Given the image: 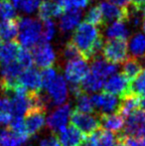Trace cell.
<instances>
[{
    "label": "cell",
    "mask_w": 145,
    "mask_h": 146,
    "mask_svg": "<svg viewBox=\"0 0 145 146\" xmlns=\"http://www.w3.org/2000/svg\"><path fill=\"white\" fill-rule=\"evenodd\" d=\"M71 41L85 60L95 59L103 50V41L101 30L95 25L83 22L73 31Z\"/></svg>",
    "instance_id": "1"
},
{
    "label": "cell",
    "mask_w": 145,
    "mask_h": 146,
    "mask_svg": "<svg viewBox=\"0 0 145 146\" xmlns=\"http://www.w3.org/2000/svg\"><path fill=\"white\" fill-rule=\"evenodd\" d=\"M18 40L26 49L35 47L41 43L42 24L38 19L31 17L18 18Z\"/></svg>",
    "instance_id": "2"
},
{
    "label": "cell",
    "mask_w": 145,
    "mask_h": 146,
    "mask_svg": "<svg viewBox=\"0 0 145 146\" xmlns=\"http://www.w3.org/2000/svg\"><path fill=\"white\" fill-rule=\"evenodd\" d=\"M47 92V98L53 106H62L68 100L69 88L66 79L58 75L47 87L44 88Z\"/></svg>",
    "instance_id": "3"
},
{
    "label": "cell",
    "mask_w": 145,
    "mask_h": 146,
    "mask_svg": "<svg viewBox=\"0 0 145 146\" xmlns=\"http://www.w3.org/2000/svg\"><path fill=\"white\" fill-rule=\"evenodd\" d=\"M103 55L105 61L119 64L127 59L128 47L125 40H107L103 46Z\"/></svg>",
    "instance_id": "4"
},
{
    "label": "cell",
    "mask_w": 145,
    "mask_h": 146,
    "mask_svg": "<svg viewBox=\"0 0 145 146\" xmlns=\"http://www.w3.org/2000/svg\"><path fill=\"white\" fill-rule=\"evenodd\" d=\"M89 72V67L87 60L83 58L71 60L65 67V79L71 84V86L81 85Z\"/></svg>",
    "instance_id": "5"
},
{
    "label": "cell",
    "mask_w": 145,
    "mask_h": 146,
    "mask_svg": "<svg viewBox=\"0 0 145 146\" xmlns=\"http://www.w3.org/2000/svg\"><path fill=\"white\" fill-rule=\"evenodd\" d=\"M124 126L120 134L124 136L145 137V111L137 110L125 117Z\"/></svg>",
    "instance_id": "6"
},
{
    "label": "cell",
    "mask_w": 145,
    "mask_h": 146,
    "mask_svg": "<svg viewBox=\"0 0 145 146\" xmlns=\"http://www.w3.org/2000/svg\"><path fill=\"white\" fill-rule=\"evenodd\" d=\"M70 120L73 126L77 127L85 136L101 128L99 118L91 113H83V112L75 110V111H72Z\"/></svg>",
    "instance_id": "7"
},
{
    "label": "cell",
    "mask_w": 145,
    "mask_h": 146,
    "mask_svg": "<svg viewBox=\"0 0 145 146\" xmlns=\"http://www.w3.org/2000/svg\"><path fill=\"white\" fill-rule=\"evenodd\" d=\"M72 108L68 104H64L53 110L46 119V124L54 132H60L65 127L68 126L71 118Z\"/></svg>",
    "instance_id": "8"
},
{
    "label": "cell",
    "mask_w": 145,
    "mask_h": 146,
    "mask_svg": "<svg viewBox=\"0 0 145 146\" xmlns=\"http://www.w3.org/2000/svg\"><path fill=\"white\" fill-rule=\"evenodd\" d=\"M93 108L99 110L101 114L116 113L119 110L120 98L109 92H101L91 96Z\"/></svg>",
    "instance_id": "9"
},
{
    "label": "cell",
    "mask_w": 145,
    "mask_h": 146,
    "mask_svg": "<svg viewBox=\"0 0 145 146\" xmlns=\"http://www.w3.org/2000/svg\"><path fill=\"white\" fill-rule=\"evenodd\" d=\"M130 81L123 75V74H114L105 80L103 84V90L105 92L113 94L121 100L128 94L129 92Z\"/></svg>",
    "instance_id": "10"
},
{
    "label": "cell",
    "mask_w": 145,
    "mask_h": 146,
    "mask_svg": "<svg viewBox=\"0 0 145 146\" xmlns=\"http://www.w3.org/2000/svg\"><path fill=\"white\" fill-rule=\"evenodd\" d=\"M31 53L36 66L43 69L52 67L57 58L56 52L49 43H39L34 47L33 52Z\"/></svg>",
    "instance_id": "11"
},
{
    "label": "cell",
    "mask_w": 145,
    "mask_h": 146,
    "mask_svg": "<svg viewBox=\"0 0 145 146\" xmlns=\"http://www.w3.org/2000/svg\"><path fill=\"white\" fill-rule=\"evenodd\" d=\"M117 135L110 131L99 128L91 134L85 136L83 142V146H115Z\"/></svg>",
    "instance_id": "12"
},
{
    "label": "cell",
    "mask_w": 145,
    "mask_h": 146,
    "mask_svg": "<svg viewBox=\"0 0 145 146\" xmlns=\"http://www.w3.org/2000/svg\"><path fill=\"white\" fill-rule=\"evenodd\" d=\"M18 83L28 92H38L43 88L42 75L38 70L33 67L24 70L18 79Z\"/></svg>",
    "instance_id": "13"
},
{
    "label": "cell",
    "mask_w": 145,
    "mask_h": 146,
    "mask_svg": "<svg viewBox=\"0 0 145 146\" xmlns=\"http://www.w3.org/2000/svg\"><path fill=\"white\" fill-rule=\"evenodd\" d=\"M99 8H101V14H103L105 23L107 22H113V21H127L128 13H129V8L124 9L120 8L114 4L110 3L107 0L101 1L99 3Z\"/></svg>",
    "instance_id": "14"
},
{
    "label": "cell",
    "mask_w": 145,
    "mask_h": 146,
    "mask_svg": "<svg viewBox=\"0 0 145 146\" xmlns=\"http://www.w3.org/2000/svg\"><path fill=\"white\" fill-rule=\"evenodd\" d=\"M59 133L61 146H79V144H83L85 138V135L73 124L68 125Z\"/></svg>",
    "instance_id": "15"
},
{
    "label": "cell",
    "mask_w": 145,
    "mask_h": 146,
    "mask_svg": "<svg viewBox=\"0 0 145 146\" xmlns=\"http://www.w3.org/2000/svg\"><path fill=\"white\" fill-rule=\"evenodd\" d=\"M118 71V67L116 64H111L105 61L103 58H95L91 63L89 72L93 75L97 76L99 78L103 79V81L109 78L110 76L116 74Z\"/></svg>",
    "instance_id": "16"
},
{
    "label": "cell",
    "mask_w": 145,
    "mask_h": 146,
    "mask_svg": "<svg viewBox=\"0 0 145 146\" xmlns=\"http://www.w3.org/2000/svg\"><path fill=\"white\" fill-rule=\"evenodd\" d=\"M45 121V111L42 110H31L25 115L24 118V123H25L26 130L28 134L35 135L44 126Z\"/></svg>",
    "instance_id": "17"
},
{
    "label": "cell",
    "mask_w": 145,
    "mask_h": 146,
    "mask_svg": "<svg viewBox=\"0 0 145 146\" xmlns=\"http://www.w3.org/2000/svg\"><path fill=\"white\" fill-rule=\"evenodd\" d=\"M99 122H101V126H103L105 130L118 134L123 129L124 117L118 112L111 114H101Z\"/></svg>",
    "instance_id": "18"
},
{
    "label": "cell",
    "mask_w": 145,
    "mask_h": 146,
    "mask_svg": "<svg viewBox=\"0 0 145 146\" xmlns=\"http://www.w3.org/2000/svg\"><path fill=\"white\" fill-rule=\"evenodd\" d=\"M83 17V12L79 9L68 10V12L62 15L59 22V27L63 33L71 32L79 25Z\"/></svg>",
    "instance_id": "19"
},
{
    "label": "cell",
    "mask_w": 145,
    "mask_h": 146,
    "mask_svg": "<svg viewBox=\"0 0 145 146\" xmlns=\"http://www.w3.org/2000/svg\"><path fill=\"white\" fill-rule=\"evenodd\" d=\"M64 11L65 10L61 3L46 0L39 6L38 15L41 20L45 21V20H52V18L59 17L64 13Z\"/></svg>",
    "instance_id": "20"
},
{
    "label": "cell",
    "mask_w": 145,
    "mask_h": 146,
    "mask_svg": "<svg viewBox=\"0 0 145 146\" xmlns=\"http://www.w3.org/2000/svg\"><path fill=\"white\" fill-rule=\"evenodd\" d=\"M129 36V28L124 21H113L105 28V37L109 40H126Z\"/></svg>",
    "instance_id": "21"
},
{
    "label": "cell",
    "mask_w": 145,
    "mask_h": 146,
    "mask_svg": "<svg viewBox=\"0 0 145 146\" xmlns=\"http://www.w3.org/2000/svg\"><path fill=\"white\" fill-rule=\"evenodd\" d=\"M19 51L20 46L16 42L10 41V42L0 43V63H1V66L16 61Z\"/></svg>",
    "instance_id": "22"
},
{
    "label": "cell",
    "mask_w": 145,
    "mask_h": 146,
    "mask_svg": "<svg viewBox=\"0 0 145 146\" xmlns=\"http://www.w3.org/2000/svg\"><path fill=\"white\" fill-rule=\"evenodd\" d=\"M127 47L132 58H143L145 56V34L135 33L132 35L129 38Z\"/></svg>",
    "instance_id": "23"
},
{
    "label": "cell",
    "mask_w": 145,
    "mask_h": 146,
    "mask_svg": "<svg viewBox=\"0 0 145 146\" xmlns=\"http://www.w3.org/2000/svg\"><path fill=\"white\" fill-rule=\"evenodd\" d=\"M139 100L140 96L133 94H128L123 98H121L118 113L121 114L124 118L133 113L139 108Z\"/></svg>",
    "instance_id": "24"
},
{
    "label": "cell",
    "mask_w": 145,
    "mask_h": 146,
    "mask_svg": "<svg viewBox=\"0 0 145 146\" xmlns=\"http://www.w3.org/2000/svg\"><path fill=\"white\" fill-rule=\"evenodd\" d=\"M18 20H9L0 23V43L10 42L18 36Z\"/></svg>",
    "instance_id": "25"
},
{
    "label": "cell",
    "mask_w": 145,
    "mask_h": 146,
    "mask_svg": "<svg viewBox=\"0 0 145 146\" xmlns=\"http://www.w3.org/2000/svg\"><path fill=\"white\" fill-rule=\"evenodd\" d=\"M105 82V81H103V79L89 72L79 86L83 92H97L103 88Z\"/></svg>",
    "instance_id": "26"
},
{
    "label": "cell",
    "mask_w": 145,
    "mask_h": 146,
    "mask_svg": "<svg viewBox=\"0 0 145 146\" xmlns=\"http://www.w3.org/2000/svg\"><path fill=\"white\" fill-rule=\"evenodd\" d=\"M142 70H143V66L141 62L136 58L126 59L122 66V74L129 81H132L134 78L137 77Z\"/></svg>",
    "instance_id": "27"
},
{
    "label": "cell",
    "mask_w": 145,
    "mask_h": 146,
    "mask_svg": "<svg viewBox=\"0 0 145 146\" xmlns=\"http://www.w3.org/2000/svg\"><path fill=\"white\" fill-rule=\"evenodd\" d=\"M75 110L83 113H93L95 108L91 102V96L85 92H81L75 96Z\"/></svg>",
    "instance_id": "28"
},
{
    "label": "cell",
    "mask_w": 145,
    "mask_h": 146,
    "mask_svg": "<svg viewBox=\"0 0 145 146\" xmlns=\"http://www.w3.org/2000/svg\"><path fill=\"white\" fill-rule=\"evenodd\" d=\"M129 92L130 94H136L138 96H145V69L140 72L137 77L130 81Z\"/></svg>",
    "instance_id": "29"
},
{
    "label": "cell",
    "mask_w": 145,
    "mask_h": 146,
    "mask_svg": "<svg viewBox=\"0 0 145 146\" xmlns=\"http://www.w3.org/2000/svg\"><path fill=\"white\" fill-rule=\"evenodd\" d=\"M12 116L13 113L10 98H0V125H8Z\"/></svg>",
    "instance_id": "30"
},
{
    "label": "cell",
    "mask_w": 145,
    "mask_h": 146,
    "mask_svg": "<svg viewBox=\"0 0 145 146\" xmlns=\"http://www.w3.org/2000/svg\"><path fill=\"white\" fill-rule=\"evenodd\" d=\"M0 16L3 21L16 20L19 18L11 0H0Z\"/></svg>",
    "instance_id": "31"
},
{
    "label": "cell",
    "mask_w": 145,
    "mask_h": 146,
    "mask_svg": "<svg viewBox=\"0 0 145 146\" xmlns=\"http://www.w3.org/2000/svg\"><path fill=\"white\" fill-rule=\"evenodd\" d=\"M14 7L24 13H33L39 8L41 0H11Z\"/></svg>",
    "instance_id": "32"
},
{
    "label": "cell",
    "mask_w": 145,
    "mask_h": 146,
    "mask_svg": "<svg viewBox=\"0 0 145 146\" xmlns=\"http://www.w3.org/2000/svg\"><path fill=\"white\" fill-rule=\"evenodd\" d=\"M85 22L91 24V25L95 26H101L105 23V20H103V14H101V8L99 5L93 6L91 9L87 11V15H85Z\"/></svg>",
    "instance_id": "33"
},
{
    "label": "cell",
    "mask_w": 145,
    "mask_h": 146,
    "mask_svg": "<svg viewBox=\"0 0 145 146\" xmlns=\"http://www.w3.org/2000/svg\"><path fill=\"white\" fill-rule=\"evenodd\" d=\"M21 141L12 133L10 129H0V146H22Z\"/></svg>",
    "instance_id": "34"
},
{
    "label": "cell",
    "mask_w": 145,
    "mask_h": 146,
    "mask_svg": "<svg viewBox=\"0 0 145 146\" xmlns=\"http://www.w3.org/2000/svg\"><path fill=\"white\" fill-rule=\"evenodd\" d=\"M56 25L52 20H45L42 24V32H41V42L49 43L55 36Z\"/></svg>",
    "instance_id": "35"
},
{
    "label": "cell",
    "mask_w": 145,
    "mask_h": 146,
    "mask_svg": "<svg viewBox=\"0 0 145 146\" xmlns=\"http://www.w3.org/2000/svg\"><path fill=\"white\" fill-rule=\"evenodd\" d=\"M16 61L20 64V66H21L24 70L31 68L34 63L33 57H32V53L26 48H20L19 54H18Z\"/></svg>",
    "instance_id": "36"
},
{
    "label": "cell",
    "mask_w": 145,
    "mask_h": 146,
    "mask_svg": "<svg viewBox=\"0 0 145 146\" xmlns=\"http://www.w3.org/2000/svg\"><path fill=\"white\" fill-rule=\"evenodd\" d=\"M63 54H64V57L68 60V61L75 60L77 58H83L81 52H79V49L75 46V44H73L72 41H69V42L66 43V45H65V47H64V51H63Z\"/></svg>",
    "instance_id": "37"
},
{
    "label": "cell",
    "mask_w": 145,
    "mask_h": 146,
    "mask_svg": "<svg viewBox=\"0 0 145 146\" xmlns=\"http://www.w3.org/2000/svg\"><path fill=\"white\" fill-rule=\"evenodd\" d=\"M61 4L65 11H68V10L87 7L89 4V0H63Z\"/></svg>",
    "instance_id": "38"
},
{
    "label": "cell",
    "mask_w": 145,
    "mask_h": 146,
    "mask_svg": "<svg viewBox=\"0 0 145 146\" xmlns=\"http://www.w3.org/2000/svg\"><path fill=\"white\" fill-rule=\"evenodd\" d=\"M117 139H121L127 146H145V137L124 136L118 133Z\"/></svg>",
    "instance_id": "39"
},
{
    "label": "cell",
    "mask_w": 145,
    "mask_h": 146,
    "mask_svg": "<svg viewBox=\"0 0 145 146\" xmlns=\"http://www.w3.org/2000/svg\"><path fill=\"white\" fill-rule=\"evenodd\" d=\"M41 75H42L43 88H45L58 76V73L54 68H47L43 71V73H41Z\"/></svg>",
    "instance_id": "40"
},
{
    "label": "cell",
    "mask_w": 145,
    "mask_h": 146,
    "mask_svg": "<svg viewBox=\"0 0 145 146\" xmlns=\"http://www.w3.org/2000/svg\"><path fill=\"white\" fill-rule=\"evenodd\" d=\"M39 146H61L59 137L57 135L53 134L48 137L41 139L39 142Z\"/></svg>",
    "instance_id": "41"
},
{
    "label": "cell",
    "mask_w": 145,
    "mask_h": 146,
    "mask_svg": "<svg viewBox=\"0 0 145 146\" xmlns=\"http://www.w3.org/2000/svg\"><path fill=\"white\" fill-rule=\"evenodd\" d=\"M107 1H109L110 3L114 4V5L118 6L120 8H124V9H127L130 4L129 0H107Z\"/></svg>",
    "instance_id": "42"
},
{
    "label": "cell",
    "mask_w": 145,
    "mask_h": 146,
    "mask_svg": "<svg viewBox=\"0 0 145 146\" xmlns=\"http://www.w3.org/2000/svg\"><path fill=\"white\" fill-rule=\"evenodd\" d=\"M129 1L132 4V6L137 8H140L145 3V0H129Z\"/></svg>",
    "instance_id": "43"
},
{
    "label": "cell",
    "mask_w": 145,
    "mask_h": 146,
    "mask_svg": "<svg viewBox=\"0 0 145 146\" xmlns=\"http://www.w3.org/2000/svg\"><path fill=\"white\" fill-rule=\"evenodd\" d=\"M139 108L141 110H144L145 111V96H142L139 100Z\"/></svg>",
    "instance_id": "44"
},
{
    "label": "cell",
    "mask_w": 145,
    "mask_h": 146,
    "mask_svg": "<svg viewBox=\"0 0 145 146\" xmlns=\"http://www.w3.org/2000/svg\"><path fill=\"white\" fill-rule=\"evenodd\" d=\"M115 146H127V145H126L121 139H117V142H116Z\"/></svg>",
    "instance_id": "45"
},
{
    "label": "cell",
    "mask_w": 145,
    "mask_h": 146,
    "mask_svg": "<svg viewBox=\"0 0 145 146\" xmlns=\"http://www.w3.org/2000/svg\"><path fill=\"white\" fill-rule=\"evenodd\" d=\"M140 10H141L142 14H143V15L145 16V3L141 6V7H140Z\"/></svg>",
    "instance_id": "46"
},
{
    "label": "cell",
    "mask_w": 145,
    "mask_h": 146,
    "mask_svg": "<svg viewBox=\"0 0 145 146\" xmlns=\"http://www.w3.org/2000/svg\"><path fill=\"white\" fill-rule=\"evenodd\" d=\"M141 27H142V30L144 31V34H145V19H143V21H142Z\"/></svg>",
    "instance_id": "47"
},
{
    "label": "cell",
    "mask_w": 145,
    "mask_h": 146,
    "mask_svg": "<svg viewBox=\"0 0 145 146\" xmlns=\"http://www.w3.org/2000/svg\"><path fill=\"white\" fill-rule=\"evenodd\" d=\"M48 1H53V2H56V3H62L63 0H48Z\"/></svg>",
    "instance_id": "48"
},
{
    "label": "cell",
    "mask_w": 145,
    "mask_h": 146,
    "mask_svg": "<svg viewBox=\"0 0 145 146\" xmlns=\"http://www.w3.org/2000/svg\"></svg>",
    "instance_id": "49"
}]
</instances>
